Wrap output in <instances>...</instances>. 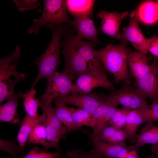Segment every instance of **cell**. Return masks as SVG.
<instances>
[{"label":"cell","instance_id":"obj_20","mask_svg":"<svg viewBox=\"0 0 158 158\" xmlns=\"http://www.w3.org/2000/svg\"><path fill=\"white\" fill-rule=\"evenodd\" d=\"M45 116L44 113L36 118H32L25 115L21 123L17 137L21 152L23 150L34 128L39 124L45 125Z\"/></svg>","mask_w":158,"mask_h":158},{"label":"cell","instance_id":"obj_22","mask_svg":"<svg viewBox=\"0 0 158 158\" xmlns=\"http://www.w3.org/2000/svg\"><path fill=\"white\" fill-rule=\"evenodd\" d=\"M67 10L74 18L92 15L95 0H65Z\"/></svg>","mask_w":158,"mask_h":158},{"label":"cell","instance_id":"obj_28","mask_svg":"<svg viewBox=\"0 0 158 158\" xmlns=\"http://www.w3.org/2000/svg\"><path fill=\"white\" fill-rule=\"evenodd\" d=\"M47 137L46 128L43 124L37 125L30 134L27 142L29 144H40L43 145Z\"/></svg>","mask_w":158,"mask_h":158},{"label":"cell","instance_id":"obj_19","mask_svg":"<svg viewBox=\"0 0 158 158\" xmlns=\"http://www.w3.org/2000/svg\"><path fill=\"white\" fill-rule=\"evenodd\" d=\"M147 144L152 145L158 144V126L153 122H147L140 133L137 135L135 143L132 145L127 146L126 148L138 151Z\"/></svg>","mask_w":158,"mask_h":158},{"label":"cell","instance_id":"obj_17","mask_svg":"<svg viewBox=\"0 0 158 158\" xmlns=\"http://www.w3.org/2000/svg\"><path fill=\"white\" fill-rule=\"evenodd\" d=\"M147 54L140 52L130 51L128 56V66L132 75L136 81L150 70L152 65L148 64Z\"/></svg>","mask_w":158,"mask_h":158},{"label":"cell","instance_id":"obj_36","mask_svg":"<svg viewBox=\"0 0 158 158\" xmlns=\"http://www.w3.org/2000/svg\"><path fill=\"white\" fill-rule=\"evenodd\" d=\"M116 129L111 126L106 127L99 133L98 135L99 139L102 141L106 143L108 138Z\"/></svg>","mask_w":158,"mask_h":158},{"label":"cell","instance_id":"obj_11","mask_svg":"<svg viewBox=\"0 0 158 158\" xmlns=\"http://www.w3.org/2000/svg\"><path fill=\"white\" fill-rule=\"evenodd\" d=\"M150 71L136 81L135 86L146 98H149L152 104L158 103V61L155 58Z\"/></svg>","mask_w":158,"mask_h":158},{"label":"cell","instance_id":"obj_27","mask_svg":"<svg viewBox=\"0 0 158 158\" xmlns=\"http://www.w3.org/2000/svg\"><path fill=\"white\" fill-rule=\"evenodd\" d=\"M73 37L74 48L79 55L88 63L95 57L94 48L97 42L93 41H81L76 42Z\"/></svg>","mask_w":158,"mask_h":158},{"label":"cell","instance_id":"obj_12","mask_svg":"<svg viewBox=\"0 0 158 158\" xmlns=\"http://www.w3.org/2000/svg\"><path fill=\"white\" fill-rule=\"evenodd\" d=\"M128 25L123 28L120 39H125L130 42L140 52L147 54L146 38L143 35L138 24L139 18L137 11H133L130 13Z\"/></svg>","mask_w":158,"mask_h":158},{"label":"cell","instance_id":"obj_5","mask_svg":"<svg viewBox=\"0 0 158 158\" xmlns=\"http://www.w3.org/2000/svg\"><path fill=\"white\" fill-rule=\"evenodd\" d=\"M43 12L41 17L32 21L33 25L28 30L29 34H37L40 28L49 23L57 25L64 23L71 24L72 21L67 13L65 0H44Z\"/></svg>","mask_w":158,"mask_h":158},{"label":"cell","instance_id":"obj_25","mask_svg":"<svg viewBox=\"0 0 158 158\" xmlns=\"http://www.w3.org/2000/svg\"><path fill=\"white\" fill-rule=\"evenodd\" d=\"M54 102L56 115L61 123L66 127L67 133L79 129L74 122L69 108L66 105L60 102Z\"/></svg>","mask_w":158,"mask_h":158},{"label":"cell","instance_id":"obj_16","mask_svg":"<svg viewBox=\"0 0 158 158\" xmlns=\"http://www.w3.org/2000/svg\"><path fill=\"white\" fill-rule=\"evenodd\" d=\"M118 108L108 101H105L93 114L96 124L91 134L98 136L101 131L109 126V121Z\"/></svg>","mask_w":158,"mask_h":158},{"label":"cell","instance_id":"obj_32","mask_svg":"<svg viewBox=\"0 0 158 158\" xmlns=\"http://www.w3.org/2000/svg\"><path fill=\"white\" fill-rule=\"evenodd\" d=\"M18 10L24 12L37 8L40 5L38 0H14Z\"/></svg>","mask_w":158,"mask_h":158},{"label":"cell","instance_id":"obj_15","mask_svg":"<svg viewBox=\"0 0 158 158\" xmlns=\"http://www.w3.org/2000/svg\"><path fill=\"white\" fill-rule=\"evenodd\" d=\"M88 16L74 18L71 24L77 30V34L74 36L76 42L86 39L97 42L99 40L98 32L93 20Z\"/></svg>","mask_w":158,"mask_h":158},{"label":"cell","instance_id":"obj_38","mask_svg":"<svg viewBox=\"0 0 158 158\" xmlns=\"http://www.w3.org/2000/svg\"><path fill=\"white\" fill-rule=\"evenodd\" d=\"M151 150L152 152L155 156L154 158H158V144L155 145H152L151 147Z\"/></svg>","mask_w":158,"mask_h":158},{"label":"cell","instance_id":"obj_4","mask_svg":"<svg viewBox=\"0 0 158 158\" xmlns=\"http://www.w3.org/2000/svg\"><path fill=\"white\" fill-rule=\"evenodd\" d=\"M20 56L19 47L16 46L15 51L10 55L2 57L0 60V103L4 102L15 93V86L26 78V75L16 71L17 62Z\"/></svg>","mask_w":158,"mask_h":158},{"label":"cell","instance_id":"obj_34","mask_svg":"<svg viewBox=\"0 0 158 158\" xmlns=\"http://www.w3.org/2000/svg\"><path fill=\"white\" fill-rule=\"evenodd\" d=\"M147 51L158 57V36L146 38Z\"/></svg>","mask_w":158,"mask_h":158},{"label":"cell","instance_id":"obj_39","mask_svg":"<svg viewBox=\"0 0 158 158\" xmlns=\"http://www.w3.org/2000/svg\"><path fill=\"white\" fill-rule=\"evenodd\" d=\"M147 158H154L152 156H150L147 157Z\"/></svg>","mask_w":158,"mask_h":158},{"label":"cell","instance_id":"obj_30","mask_svg":"<svg viewBox=\"0 0 158 158\" xmlns=\"http://www.w3.org/2000/svg\"><path fill=\"white\" fill-rule=\"evenodd\" d=\"M63 156H66V154H61L58 151L50 153L35 147L31 150L23 158H56Z\"/></svg>","mask_w":158,"mask_h":158},{"label":"cell","instance_id":"obj_35","mask_svg":"<svg viewBox=\"0 0 158 158\" xmlns=\"http://www.w3.org/2000/svg\"><path fill=\"white\" fill-rule=\"evenodd\" d=\"M150 106V108L146 111L147 123L158 121V103Z\"/></svg>","mask_w":158,"mask_h":158},{"label":"cell","instance_id":"obj_9","mask_svg":"<svg viewBox=\"0 0 158 158\" xmlns=\"http://www.w3.org/2000/svg\"><path fill=\"white\" fill-rule=\"evenodd\" d=\"M74 79L69 75L57 71L47 78V85L41 98L52 102L55 97L71 94Z\"/></svg>","mask_w":158,"mask_h":158},{"label":"cell","instance_id":"obj_40","mask_svg":"<svg viewBox=\"0 0 158 158\" xmlns=\"http://www.w3.org/2000/svg\"><path fill=\"white\" fill-rule=\"evenodd\" d=\"M155 1L158 4V0H156Z\"/></svg>","mask_w":158,"mask_h":158},{"label":"cell","instance_id":"obj_2","mask_svg":"<svg viewBox=\"0 0 158 158\" xmlns=\"http://www.w3.org/2000/svg\"><path fill=\"white\" fill-rule=\"evenodd\" d=\"M52 32L50 43L43 54L35 60L33 63L38 68V73L32 83L31 88L34 89L37 83L44 78H47L57 71L60 63V58L61 38L69 28L68 25H57L49 23L44 25Z\"/></svg>","mask_w":158,"mask_h":158},{"label":"cell","instance_id":"obj_21","mask_svg":"<svg viewBox=\"0 0 158 158\" xmlns=\"http://www.w3.org/2000/svg\"><path fill=\"white\" fill-rule=\"evenodd\" d=\"M19 98V94L15 93L6 100V103L0 106L1 122H8L14 124L19 123L20 118L17 111Z\"/></svg>","mask_w":158,"mask_h":158},{"label":"cell","instance_id":"obj_6","mask_svg":"<svg viewBox=\"0 0 158 158\" xmlns=\"http://www.w3.org/2000/svg\"><path fill=\"white\" fill-rule=\"evenodd\" d=\"M101 97L104 101H108L116 107L121 104L131 110L140 111L147 110L151 107L146 102L145 98L130 83H124L120 89Z\"/></svg>","mask_w":158,"mask_h":158},{"label":"cell","instance_id":"obj_14","mask_svg":"<svg viewBox=\"0 0 158 158\" xmlns=\"http://www.w3.org/2000/svg\"><path fill=\"white\" fill-rule=\"evenodd\" d=\"M127 11L118 12L115 11L109 12L101 10L97 14L101 20V30L105 34L117 39H120L119 28L122 20L129 15Z\"/></svg>","mask_w":158,"mask_h":158},{"label":"cell","instance_id":"obj_1","mask_svg":"<svg viewBox=\"0 0 158 158\" xmlns=\"http://www.w3.org/2000/svg\"><path fill=\"white\" fill-rule=\"evenodd\" d=\"M117 45L110 44L101 49L95 50L94 54L101 62L105 70L114 77L116 83L123 81L130 83L128 71V56L130 51L127 47L128 41L122 39Z\"/></svg>","mask_w":158,"mask_h":158},{"label":"cell","instance_id":"obj_31","mask_svg":"<svg viewBox=\"0 0 158 158\" xmlns=\"http://www.w3.org/2000/svg\"><path fill=\"white\" fill-rule=\"evenodd\" d=\"M127 139L126 135L123 130L116 129L106 143L126 148V141Z\"/></svg>","mask_w":158,"mask_h":158},{"label":"cell","instance_id":"obj_13","mask_svg":"<svg viewBox=\"0 0 158 158\" xmlns=\"http://www.w3.org/2000/svg\"><path fill=\"white\" fill-rule=\"evenodd\" d=\"M91 139L93 149L89 152L96 158H123L126 155L129 149L101 141L98 136H94L88 131L85 132Z\"/></svg>","mask_w":158,"mask_h":158},{"label":"cell","instance_id":"obj_7","mask_svg":"<svg viewBox=\"0 0 158 158\" xmlns=\"http://www.w3.org/2000/svg\"><path fill=\"white\" fill-rule=\"evenodd\" d=\"M73 32L69 28L61 40V53L65 60L64 68L62 72L69 75L74 79L85 73L88 68V63L78 54L74 48L73 42Z\"/></svg>","mask_w":158,"mask_h":158},{"label":"cell","instance_id":"obj_26","mask_svg":"<svg viewBox=\"0 0 158 158\" xmlns=\"http://www.w3.org/2000/svg\"><path fill=\"white\" fill-rule=\"evenodd\" d=\"M73 119L79 128L83 126L91 127L93 129L96 122L93 115L80 108H69Z\"/></svg>","mask_w":158,"mask_h":158},{"label":"cell","instance_id":"obj_37","mask_svg":"<svg viewBox=\"0 0 158 158\" xmlns=\"http://www.w3.org/2000/svg\"><path fill=\"white\" fill-rule=\"evenodd\" d=\"M137 151L134 150H131L127 153V154L123 158H138Z\"/></svg>","mask_w":158,"mask_h":158},{"label":"cell","instance_id":"obj_3","mask_svg":"<svg viewBox=\"0 0 158 158\" xmlns=\"http://www.w3.org/2000/svg\"><path fill=\"white\" fill-rule=\"evenodd\" d=\"M88 64L87 72L78 78L76 83L74 84L71 94L89 93L99 87L111 92L116 90L113 83L109 80L105 70L97 57L95 56Z\"/></svg>","mask_w":158,"mask_h":158},{"label":"cell","instance_id":"obj_8","mask_svg":"<svg viewBox=\"0 0 158 158\" xmlns=\"http://www.w3.org/2000/svg\"><path fill=\"white\" fill-rule=\"evenodd\" d=\"M40 107L45 116V126L47 134L45 143L42 145L46 150L54 147L60 152L59 142L61 139L67 134L66 127L60 122L56 117L51 102L40 99Z\"/></svg>","mask_w":158,"mask_h":158},{"label":"cell","instance_id":"obj_24","mask_svg":"<svg viewBox=\"0 0 158 158\" xmlns=\"http://www.w3.org/2000/svg\"><path fill=\"white\" fill-rule=\"evenodd\" d=\"M36 90L35 89L31 88L26 91L25 93L20 92H18L19 98L23 99V106L26 114L29 116L36 118L38 117V109L40 105V99L35 96Z\"/></svg>","mask_w":158,"mask_h":158},{"label":"cell","instance_id":"obj_10","mask_svg":"<svg viewBox=\"0 0 158 158\" xmlns=\"http://www.w3.org/2000/svg\"><path fill=\"white\" fill-rule=\"evenodd\" d=\"M53 101L66 105L70 104L76 106L92 114L104 101L102 97L95 92L86 94H68L55 97Z\"/></svg>","mask_w":158,"mask_h":158},{"label":"cell","instance_id":"obj_33","mask_svg":"<svg viewBox=\"0 0 158 158\" xmlns=\"http://www.w3.org/2000/svg\"><path fill=\"white\" fill-rule=\"evenodd\" d=\"M66 154L71 158H96L89 152L85 151L81 148L68 151Z\"/></svg>","mask_w":158,"mask_h":158},{"label":"cell","instance_id":"obj_23","mask_svg":"<svg viewBox=\"0 0 158 158\" xmlns=\"http://www.w3.org/2000/svg\"><path fill=\"white\" fill-rule=\"evenodd\" d=\"M137 12L139 19L144 23L152 24L158 21V4L156 1L144 2Z\"/></svg>","mask_w":158,"mask_h":158},{"label":"cell","instance_id":"obj_18","mask_svg":"<svg viewBox=\"0 0 158 158\" xmlns=\"http://www.w3.org/2000/svg\"><path fill=\"white\" fill-rule=\"evenodd\" d=\"M145 111L131 110L128 114L123 130L130 142H135L138 128L142 124L147 122Z\"/></svg>","mask_w":158,"mask_h":158},{"label":"cell","instance_id":"obj_29","mask_svg":"<svg viewBox=\"0 0 158 158\" xmlns=\"http://www.w3.org/2000/svg\"><path fill=\"white\" fill-rule=\"evenodd\" d=\"M131 110L124 107L118 109L110 119L109 124L116 129H121L125 124L128 114Z\"/></svg>","mask_w":158,"mask_h":158}]
</instances>
